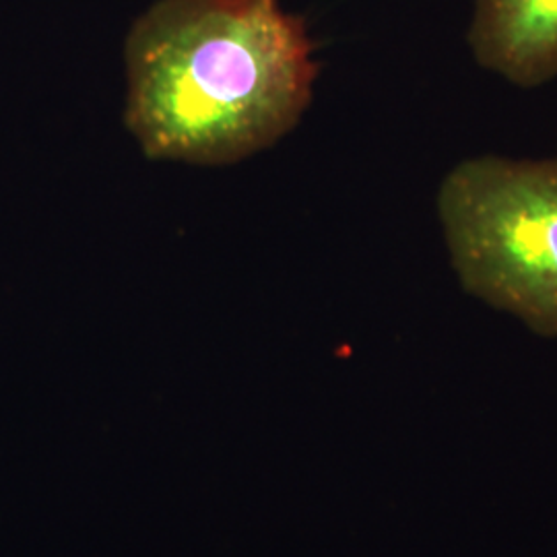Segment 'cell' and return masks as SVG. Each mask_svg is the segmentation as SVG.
Segmentation results:
<instances>
[{
	"mask_svg": "<svg viewBox=\"0 0 557 557\" xmlns=\"http://www.w3.org/2000/svg\"><path fill=\"white\" fill-rule=\"evenodd\" d=\"M124 122L151 160L225 165L285 137L319 75L281 0H158L124 41Z\"/></svg>",
	"mask_w": 557,
	"mask_h": 557,
	"instance_id": "obj_1",
	"label": "cell"
},
{
	"mask_svg": "<svg viewBox=\"0 0 557 557\" xmlns=\"http://www.w3.org/2000/svg\"><path fill=\"white\" fill-rule=\"evenodd\" d=\"M438 218L462 289L557 337V158L460 161Z\"/></svg>",
	"mask_w": 557,
	"mask_h": 557,
	"instance_id": "obj_2",
	"label": "cell"
},
{
	"mask_svg": "<svg viewBox=\"0 0 557 557\" xmlns=\"http://www.w3.org/2000/svg\"><path fill=\"white\" fill-rule=\"evenodd\" d=\"M473 59L502 79L533 89L557 77V0H475Z\"/></svg>",
	"mask_w": 557,
	"mask_h": 557,
	"instance_id": "obj_3",
	"label": "cell"
}]
</instances>
